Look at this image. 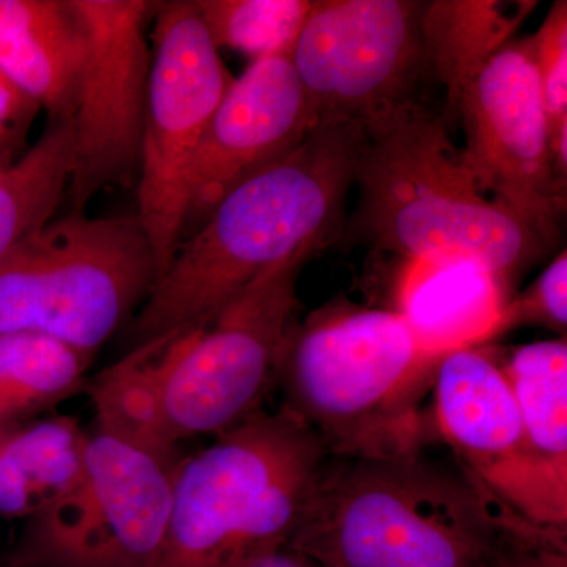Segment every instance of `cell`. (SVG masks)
I'll use <instances>...</instances> for the list:
<instances>
[{
  "instance_id": "obj_1",
  "label": "cell",
  "mask_w": 567,
  "mask_h": 567,
  "mask_svg": "<svg viewBox=\"0 0 567 567\" xmlns=\"http://www.w3.org/2000/svg\"><path fill=\"white\" fill-rule=\"evenodd\" d=\"M364 140L361 123H320L281 162L235 186L175 249L132 319V347L207 327L279 260L330 244Z\"/></svg>"
},
{
  "instance_id": "obj_2",
  "label": "cell",
  "mask_w": 567,
  "mask_h": 567,
  "mask_svg": "<svg viewBox=\"0 0 567 567\" xmlns=\"http://www.w3.org/2000/svg\"><path fill=\"white\" fill-rule=\"evenodd\" d=\"M354 226L382 251L487 276L503 303L548 246L516 213L487 199L462 163L442 114L421 100L364 126Z\"/></svg>"
},
{
  "instance_id": "obj_3",
  "label": "cell",
  "mask_w": 567,
  "mask_h": 567,
  "mask_svg": "<svg viewBox=\"0 0 567 567\" xmlns=\"http://www.w3.org/2000/svg\"><path fill=\"white\" fill-rule=\"evenodd\" d=\"M442 357L402 312L333 301L295 322L276 383L282 409L327 456H416L431 436L423 405Z\"/></svg>"
},
{
  "instance_id": "obj_4",
  "label": "cell",
  "mask_w": 567,
  "mask_h": 567,
  "mask_svg": "<svg viewBox=\"0 0 567 567\" xmlns=\"http://www.w3.org/2000/svg\"><path fill=\"white\" fill-rule=\"evenodd\" d=\"M289 548L317 567H494V528L458 465L327 456Z\"/></svg>"
},
{
  "instance_id": "obj_5",
  "label": "cell",
  "mask_w": 567,
  "mask_h": 567,
  "mask_svg": "<svg viewBox=\"0 0 567 567\" xmlns=\"http://www.w3.org/2000/svg\"><path fill=\"white\" fill-rule=\"evenodd\" d=\"M324 457L319 439L282 406L181 457L155 567H252L289 547Z\"/></svg>"
},
{
  "instance_id": "obj_6",
  "label": "cell",
  "mask_w": 567,
  "mask_h": 567,
  "mask_svg": "<svg viewBox=\"0 0 567 567\" xmlns=\"http://www.w3.org/2000/svg\"><path fill=\"white\" fill-rule=\"evenodd\" d=\"M158 279L137 215L44 224L0 260V336L40 333L95 354Z\"/></svg>"
},
{
  "instance_id": "obj_7",
  "label": "cell",
  "mask_w": 567,
  "mask_h": 567,
  "mask_svg": "<svg viewBox=\"0 0 567 567\" xmlns=\"http://www.w3.org/2000/svg\"><path fill=\"white\" fill-rule=\"evenodd\" d=\"M320 249L279 260L200 330L175 331L163 372L167 445L219 435L262 410L297 322L298 278Z\"/></svg>"
},
{
  "instance_id": "obj_8",
  "label": "cell",
  "mask_w": 567,
  "mask_h": 567,
  "mask_svg": "<svg viewBox=\"0 0 567 567\" xmlns=\"http://www.w3.org/2000/svg\"><path fill=\"white\" fill-rule=\"evenodd\" d=\"M178 461L103 432L87 435L80 476L69 491L24 518L6 563L155 567L169 525Z\"/></svg>"
},
{
  "instance_id": "obj_9",
  "label": "cell",
  "mask_w": 567,
  "mask_h": 567,
  "mask_svg": "<svg viewBox=\"0 0 567 567\" xmlns=\"http://www.w3.org/2000/svg\"><path fill=\"white\" fill-rule=\"evenodd\" d=\"M152 20L137 218L151 238L159 278L182 241L200 142L235 78L194 0L155 2Z\"/></svg>"
},
{
  "instance_id": "obj_10",
  "label": "cell",
  "mask_w": 567,
  "mask_h": 567,
  "mask_svg": "<svg viewBox=\"0 0 567 567\" xmlns=\"http://www.w3.org/2000/svg\"><path fill=\"white\" fill-rule=\"evenodd\" d=\"M425 0H312L290 61L317 125L416 102L425 71Z\"/></svg>"
},
{
  "instance_id": "obj_11",
  "label": "cell",
  "mask_w": 567,
  "mask_h": 567,
  "mask_svg": "<svg viewBox=\"0 0 567 567\" xmlns=\"http://www.w3.org/2000/svg\"><path fill=\"white\" fill-rule=\"evenodd\" d=\"M462 163L477 188L494 194L551 248L566 210L555 175L532 39L509 41L472 81L457 107Z\"/></svg>"
},
{
  "instance_id": "obj_12",
  "label": "cell",
  "mask_w": 567,
  "mask_h": 567,
  "mask_svg": "<svg viewBox=\"0 0 567 567\" xmlns=\"http://www.w3.org/2000/svg\"><path fill=\"white\" fill-rule=\"evenodd\" d=\"M89 50L73 107L71 210L84 212L110 186L137 183L147 110L155 2L71 0Z\"/></svg>"
},
{
  "instance_id": "obj_13",
  "label": "cell",
  "mask_w": 567,
  "mask_h": 567,
  "mask_svg": "<svg viewBox=\"0 0 567 567\" xmlns=\"http://www.w3.org/2000/svg\"><path fill=\"white\" fill-rule=\"evenodd\" d=\"M434 425L462 472L532 520L567 528V483L529 445L513 390L484 347L440 358Z\"/></svg>"
},
{
  "instance_id": "obj_14",
  "label": "cell",
  "mask_w": 567,
  "mask_h": 567,
  "mask_svg": "<svg viewBox=\"0 0 567 567\" xmlns=\"http://www.w3.org/2000/svg\"><path fill=\"white\" fill-rule=\"evenodd\" d=\"M317 126L290 55L254 61L213 115L189 178L182 240L235 186L281 162Z\"/></svg>"
},
{
  "instance_id": "obj_15",
  "label": "cell",
  "mask_w": 567,
  "mask_h": 567,
  "mask_svg": "<svg viewBox=\"0 0 567 567\" xmlns=\"http://www.w3.org/2000/svg\"><path fill=\"white\" fill-rule=\"evenodd\" d=\"M87 50L71 0H0V71L48 122L73 117Z\"/></svg>"
},
{
  "instance_id": "obj_16",
  "label": "cell",
  "mask_w": 567,
  "mask_h": 567,
  "mask_svg": "<svg viewBox=\"0 0 567 567\" xmlns=\"http://www.w3.org/2000/svg\"><path fill=\"white\" fill-rule=\"evenodd\" d=\"M535 0H431L421 21L425 70L445 87L446 125L462 95L536 9Z\"/></svg>"
},
{
  "instance_id": "obj_17",
  "label": "cell",
  "mask_w": 567,
  "mask_h": 567,
  "mask_svg": "<svg viewBox=\"0 0 567 567\" xmlns=\"http://www.w3.org/2000/svg\"><path fill=\"white\" fill-rule=\"evenodd\" d=\"M175 333L132 347L100 372L85 390L95 406L99 432L114 436L166 461H178L164 434L163 372Z\"/></svg>"
},
{
  "instance_id": "obj_18",
  "label": "cell",
  "mask_w": 567,
  "mask_h": 567,
  "mask_svg": "<svg viewBox=\"0 0 567 567\" xmlns=\"http://www.w3.org/2000/svg\"><path fill=\"white\" fill-rule=\"evenodd\" d=\"M410 279L402 315L432 352L480 347L502 309L494 282L468 267H429Z\"/></svg>"
},
{
  "instance_id": "obj_19",
  "label": "cell",
  "mask_w": 567,
  "mask_h": 567,
  "mask_svg": "<svg viewBox=\"0 0 567 567\" xmlns=\"http://www.w3.org/2000/svg\"><path fill=\"white\" fill-rule=\"evenodd\" d=\"M480 347L505 374L536 456L567 483V338Z\"/></svg>"
},
{
  "instance_id": "obj_20",
  "label": "cell",
  "mask_w": 567,
  "mask_h": 567,
  "mask_svg": "<svg viewBox=\"0 0 567 567\" xmlns=\"http://www.w3.org/2000/svg\"><path fill=\"white\" fill-rule=\"evenodd\" d=\"M93 353L40 333L0 336V431L85 390Z\"/></svg>"
},
{
  "instance_id": "obj_21",
  "label": "cell",
  "mask_w": 567,
  "mask_h": 567,
  "mask_svg": "<svg viewBox=\"0 0 567 567\" xmlns=\"http://www.w3.org/2000/svg\"><path fill=\"white\" fill-rule=\"evenodd\" d=\"M73 123L48 122L29 152L0 177V260L50 223L69 192Z\"/></svg>"
},
{
  "instance_id": "obj_22",
  "label": "cell",
  "mask_w": 567,
  "mask_h": 567,
  "mask_svg": "<svg viewBox=\"0 0 567 567\" xmlns=\"http://www.w3.org/2000/svg\"><path fill=\"white\" fill-rule=\"evenodd\" d=\"M85 440L87 435L69 416L0 431V454L32 499L33 513L73 486L81 473Z\"/></svg>"
},
{
  "instance_id": "obj_23",
  "label": "cell",
  "mask_w": 567,
  "mask_h": 567,
  "mask_svg": "<svg viewBox=\"0 0 567 567\" xmlns=\"http://www.w3.org/2000/svg\"><path fill=\"white\" fill-rule=\"evenodd\" d=\"M213 43L254 61L290 55L312 0H194Z\"/></svg>"
},
{
  "instance_id": "obj_24",
  "label": "cell",
  "mask_w": 567,
  "mask_h": 567,
  "mask_svg": "<svg viewBox=\"0 0 567 567\" xmlns=\"http://www.w3.org/2000/svg\"><path fill=\"white\" fill-rule=\"evenodd\" d=\"M548 125L555 175L567 186V2L557 0L529 37Z\"/></svg>"
},
{
  "instance_id": "obj_25",
  "label": "cell",
  "mask_w": 567,
  "mask_h": 567,
  "mask_svg": "<svg viewBox=\"0 0 567 567\" xmlns=\"http://www.w3.org/2000/svg\"><path fill=\"white\" fill-rule=\"evenodd\" d=\"M475 483L494 528V567H567V528L532 520Z\"/></svg>"
},
{
  "instance_id": "obj_26",
  "label": "cell",
  "mask_w": 567,
  "mask_h": 567,
  "mask_svg": "<svg viewBox=\"0 0 567 567\" xmlns=\"http://www.w3.org/2000/svg\"><path fill=\"white\" fill-rule=\"evenodd\" d=\"M537 327L566 338L567 334V252H561L513 300L496 315L481 346H488L517 328Z\"/></svg>"
},
{
  "instance_id": "obj_27",
  "label": "cell",
  "mask_w": 567,
  "mask_h": 567,
  "mask_svg": "<svg viewBox=\"0 0 567 567\" xmlns=\"http://www.w3.org/2000/svg\"><path fill=\"white\" fill-rule=\"evenodd\" d=\"M39 110L40 107L0 71V145L18 130L25 128Z\"/></svg>"
},
{
  "instance_id": "obj_28",
  "label": "cell",
  "mask_w": 567,
  "mask_h": 567,
  "mask_svg": "<svg viewBox=\"0 0 567 567\" xmlns=\"http://www.w3.org/2000/svg\"><path fill=\"white\" fill-rule=\"evenodd\" d=\"M252 567H317L311 559L305 555L298 554L292 548L286 547L282 550L276 551L270 557L256 563Z\"/></svg>"
},
{
  "instance_id": "obj_29",
  "label": "cell",
  "mask_w": 567,
  "mask_h": 567,
  "mask_svg": "<svg viewBox=\"0 0 567 567\" xmlns=\"http://www.w3.org/2000/svg\"><path fill=\"white\" fill-rule=\"evenodd\" d=\"M6 167H2V164H0V177H2L3 173H6Z\"/></svg>"
},
{
  "instance_id": "obj_30",
  "label": "cell",
  "mask_w": 567,
  "mask_h": 567,
  "mask_svg": "<svg viewBox=\"0 0 567 567\" xmlns=\"http://www.w3.org/2000/svg\"><path fill=\"white\" fill-rule=\"evenodd\" d=\"M0 567H14V566L9 565V563H0Z\"/></svg>"
}]
</instances>
